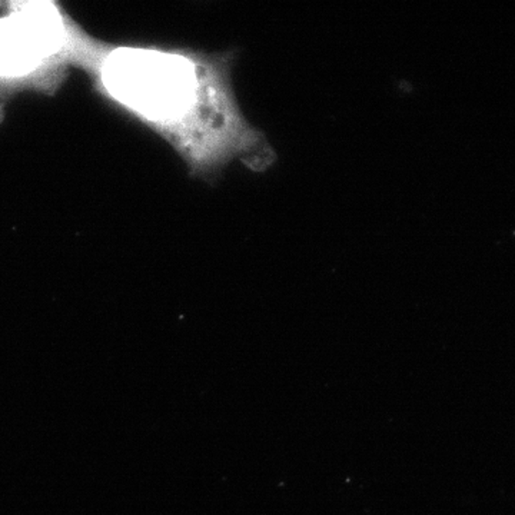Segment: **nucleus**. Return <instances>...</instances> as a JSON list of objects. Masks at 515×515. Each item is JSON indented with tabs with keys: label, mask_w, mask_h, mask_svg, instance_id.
Instances as JSON below:
<instances>
[{
	"label": "nucleus",
	"mask_w": 515,
	"mask_h": 515,
	"mask_svg": "<svg viewBox=\"0 0 515 515\" xmlns=\"http://www.w3.org/2000/svg\"><path fill=\"white\" fill-rule=\"evenodd\" d=\"M79 68L98 92L164 136L193 174L212 176L235 158L253 171L277 159L246 121L231 85V55L114 47L93 39Z\"/></svg>",
	"instance_id": "nucleus-1"
},
{
	"label": "nucleus",
	"mask_w": 515,
	"mask_h": 515,
	"mask_svg": "<svg viewBox=\"0 0 515 515\" xmlns=\"http://www.w3.org/2000/svg\"><path fill=\"white\" fill-rule=\"evenodd\" d=\"M90 36L50 2L11 4L2 18L4 90L54 93L66 66L82 59Z\"/></svg>",
	"instance_id": "nucleus-2"
}]
</instances>
